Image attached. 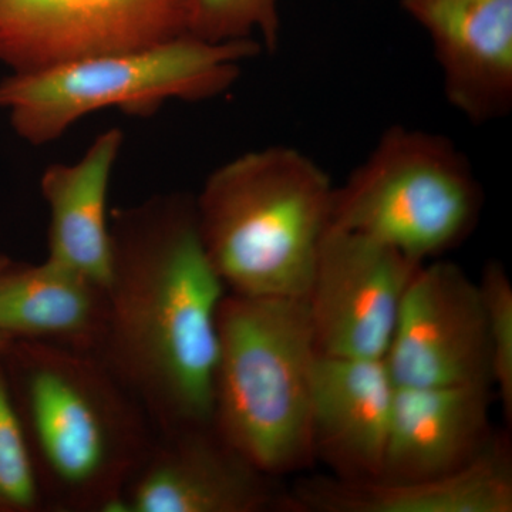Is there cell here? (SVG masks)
<instances>
[{"label":"cell","instance_id":"cell-3","mask_svg":"<svg viewBox=\"0 0 512 512\" xmlns=\"http://www.w3.org/2000/svg\"><path fill=\"white\" fill-rule=\"evenodd\" d=\"M335 185L295 148L249 151L194 197L198 231L229 293L305 299L330 227Z\"/></svg>","mask_w":512,"mask_h":512},{"label":"cell","instance_id":"cell-4","mask_svg":"<svg viewBox=\"0 0 512 512\" xmlns=\"http://www.w3.org/2000/svg\"><path fill=\"white\" fill-rule=\"evenodd\" d=\"M316 356L305 299L225 295L218 315L212 424L266 476L296 473L315 461Z\"/></svg>","mask_w":512,"mask_h":512},{"label":"cell","instance_id":"cell-9","mask_svg":"<svg viewBox=\"0 0 512 512\" xmlns=\"http://www.w3.org/2000/svg\"><path fill=\"white\" fill-rule=\"evenodd\" d=\"M188 0H0V64L30 72L187 33Z\"/></svg>","mask_w":512,"mask_h":512},{"label":"cell","instance_id":"cell-2","mask_svg":"<svg viewBox=\"0 0 512 512\" xmlns=\"http://www.w3.org/2000/svg\"><path fill=\"white\" fill-rule=\"evenodd\" d=\"M2 360L45 511L121 512L157 433L137 397L96 353L10 342Z\"/></svg>","mask_w":512,"mask_h":512},{"label":"cell","instance_id":"cell-19","mask_svg":"<svg viewBox=\"0 0 512 512\" xmlns=\"http://www.w3.org/2000/svg\"><path fill=\"white\" fill-rule=\"evenodd\" d=\"M487 318L491 383L497 389L505 419H512V285L498 262H488L478 281Z\"/></svg>","mask_w":512,"mask_h":512},{"label":"cell","instance_id":"cell-5","mask_svg":"<svg viewBox=\"0 0 512 512\" xmlns=\"http://www.w3.org/2000/svg\"><path fill=\"white\" fill-rule=\"evenodd\" d=\"M261 47L254 39L211 43L185 33L156 45L9 73L0 80V110L23 141L45 146L97 111L150 116L167 101L221 96Z\"/></svg>","mask_w":512,"mask_h":512},{"label":"cell","instance_id":"cell-14","mask_svg":"<svg viewBox=\"0 0 512 512\" xmlns=\"http://www.w3.org/2000/svg\"><path fill=\"white\" fill-rule=\"evenodd\" d=\"M490 393V386H396L380 478L421 480L470 464L495 436Z\"/></svg>","mask_w":512,"mask_h":512},{"label":"cell","instance_id":"cell-18","mask_svg":"<svg viewBox=\"0 0 512 512\" xmlns=\"http://www.w3.org/2000/svg\"><path fill=\"white\" fill-rule=\"evenodd\" d=\"M0 355V512L45 511L18 409Z\"/></svg>","mask_w":512,"mask_h":512},{"label":"cell","instance_id":"cell-12","mask_svg":"<svg viewBox=\"0 0 512 512\" xmlns=\"http://www.w3.org/2000/svg\"><path fill=\"white\" fill-rule=\"evenodd\" d=\"M512 457L507 436L466 467L421 480L301 478L286 491V512H511Z\"/></svg>","mask_w":512,"mask_h":512},{"label":"cell","instance_id":"cell-8","mask_svg":"<svg viewBox=\"0 0 512 512\" xmlns=\"http://www.w3.org/2000/svg\"><path fill=\"white\" fill-rule=\"evenodd\" d=\"M420 265L373 239L329 227L305 298L316 352L384 359Z\"/></svg>","mask_w":512,"mask_h":512},{"label":"cell","instance_id":"cell-16","mask_svg":"<svg viewBox=\"0 0 512 512\" xmlns=\"http://www.w3.org/2000/svg\"><path fill=\"white\" fill-rule=\"evenodd\" d=\"M107 289L45 259L0 269V335L99 355L106 335Z\"/></svg>","mask_w":512,"mask_h":512},{"label":"cell","instance_id":"cell-20","mask_svg":"<svg viewBox=\"0 0 512 512\" xmlns=\"http://www.w3.org/2000/svg\"><path fill=\"white\" fill-rule=\"evenodd\" d=\"M10 262V258L8 255L2 254L0 252V269L3 268V266L8 265ZM10 340L3 338L2 335H0V355H3L5 353V350L8 349Z\"/></svg>","mask_w":512,"mask_h":512},{"label":"cell","instance_id":"cell-7","mask_svg":"<svg viewBox=\"0 0 512 512\" xmlns=\"http://www.w3.org/2000/svg\"><path fill=\"white\" fill-rule=\"evenodd\" d=\"M384 362L397 387H493L478 282L451 262L420 265L404 292Z\"/></svg>","mask_w":512,"mask_h":512},{"label":"cell","instance_id":"cell-13","mask_svg":"<svg viewBox=\"0 0 512 512\" xmlns=\"http://www.w3.org/2000/svg\"><path fill=\"white\" fill-rule=\"evenodd\" d=\"M394 384L384 359L316 356L312 375L313 453L348 480L382 476Z\"/></svg>","mask_w":512,"mask_h":512},{"label":"cell","instance_id":"cell-10","mask_svg":"<svg viewBox=\"0 0 512 512\" xmlns=\"http://www.w3.org/2000/svg\"><path fill=\"white\" fill-rule=\"evenodd\" d=\"M229 446L214 424L157 431L121 512L286 511V491Z\"/></svg>","mask_w":512,"mask_h":512},{"label":"cell","instance_id":"cell-11","mask_svg":"<svg viewBox=\"0 0 512 512\" xmlns=\"http://www.w3.org/2000/svg\"><path fill=\"white\" fill-rule=\"evenodd\" d=\"M433 45L446 99L470 123L512 109V0H400Z\"/></svg>","mask_w":512,"mask_h":512},{"label":"cell","instance_id":"cell-17","mask_svg":"<svg viewBox=\"0 0 512 512\" xmlns=\"http://www.w3.org/2000/svg\"><path fill=\"white\" fill-rule=\"evenodd\" d=\"M281 0H188L187 33L211 43L258 36L274 50L281 35Z\"/></svg>","mask_w":512,"mask_h":512},{"label":"cell","instance_id":"cell-1","mask_svg":"<svg viewBox=\"0 0 512 512\" xmlns=\"http://www.w3.org/2000/svg\"><path fill=\"white\" fill-rule=\"evenodd\" d=\"M111 271L99 356L157 431L212 423L218 315L227 286L202 245L194 197L110 212Z\"/></svg>","mask_w":512,"mask_h":512},{"label":"cell","instance_id":"cell-6","mask_svg":"<svg viewBox=\"0 0 512 512\" xmlns=\"http://www.w3.org/2000/svg\"><path fill=\"white\" fill-rule=\"evenodd\" d=\"M483 204V188L453 141L393 126L345 183L333 188L330 227L426 264L473 234Z\"/></svg>","mask_w":512,"mask_h":512},{"label":"cell","instance_id":"cell-15","mask_svg":"<svg viewBox=\"0 0 512 512\" xmlns=\"http://www.w3.org/2000/svg\"><path fill=\"white\" fill-rule=\"evenodd\" d=\"M124 136L113 127L72 164L49 165L40 191L49 210L47 259L107 289L111 271L109 188Z\"/></svg>","mask_w":512,"mask_h":512}]
</instances>
